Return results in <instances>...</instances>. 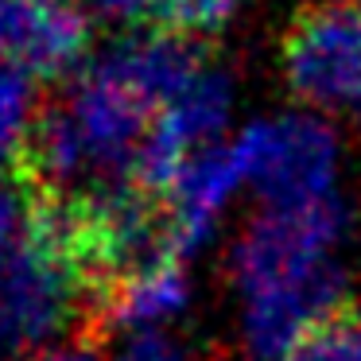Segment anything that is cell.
<instances>
[{
    "instance_id": "6da1fadb",
    "label": "cell",
    "mask_w": 361,
    "mask_h": 361,
    "mask_svg": "<svg viewBox=\"0 0 361 361\" xmlns=\"http://www.w3.org/2000/svg\"><path fill=\"white\" fill-rule=\"evenodd\" d=\"M90 283L94 268L82 252L78 210L59 202L39 206L35 233L8 264H0V345L24 357L59 345L86 314Z\"/></svg>"
},
{
    "instance_id": "7a4b0ae2",
    "label": "cell",
    "mask_w": 361,
    "mask_h": 361,
    "mask_svg": "<svg viewBox=\"0 0 361 361\" xmlns=\"http://www.w3.org/2000/svg\"><path fill=\"white\" fill-rule=\"evenodd\" d=\"M280 59L307 105L361 102V0H307L283 32Z\"/></svg>"
},
{
    "instance_id": "3957f363",
    "label": "cell",
    "mask_w": 361,
    "mask_h": 361,
    "mask_svg": "<svg viewBox=\"0 0 361 361\" xmlns=\"http://www.w3.org/2000/svg\"><path fill=\"white\" fill-rule=\"evenodd\" d=\"M342 226L345 214L334 198H319L307 206H276L237 245V283L249 299L303 283L322 268V249L334 245Z\"/></svg>"
},
{
    "instance_id": "277c9868",
    "label": "cell",
    "mask_w": 361,
    "mask_h": 361,
    "mask_svg": "<svg viewBox=\"0 0 361 361\" xmlns=\"http://www.w3.org/2000/svg\"><path fill=\"white\" fill-rule=\"evenodd\" d=\"M237 152L245 175H252L276 206L319 202L326 198V187L334 179V136L307 117L252 125L237 140Z\"/></svg>"
},
{
    "instance_id": "5b68a950",
    "label": "cell",
    "mask_w": 361,
    "mask_h": 361,
    "mask_svg": "<svg viewBox=\"0 0 361 361\" xmlns=\"http://www.w3.org/2000/svg\"><path fill=\"white\" fill-rule=\"evenodd\" d=\"M90 12L78 0H0V66L27 78H66L86 66Z\"/></svg>"
},
{
    "instance_id": "8992f818",
    "label": "cell",
    "mask_w": 361,
    "mask_h": 361,
    "mask_svg": "<svg viewBox=\"0 0 361 361\" xmlns=\"http://www.w3.org/2000/svg\"><path fill=\"white\" fill-rule=\"evenodd\" d=\"M229 117V82L218 71H202L175 102H167L156 117V128L148 136L136 187L156 198H167L183 167L198 152L214 148V136L221 133Z\"/></svg>"
},
{
    "instance_id": "52a82bcc",
    "label": "cell",
    "mask_w": 361,
    "mask_h": 361,
    "mask_svg": "<svg viewBox=\"0 0 361 361\" xmlns=\"http://www.w3.org/2000/svg\"><path fill=\"white\" fill-rule=\"evenodd\" d=\"M190 299V283L179 260H159V264L136 268V272L109 280L97 291V319L109 330L144 334L159 330V322L175 319Z\"/></svg>"
},
{
    "instance_id": "ba28073f",
    "label": "cell",
    "mask_w": 361,
    "mask_h": 361,
    "mask_svg": "<svg viewBox=\"0 0 361 361\" xmlns=\"http://www.w3.org/2000/svg\"><path fill=\"white\" fill-rule=\"evenodd\" d=\"M39 94H35V78L0 66V167L12 156L32 148L35 125H39Z\"/></svg>"
},
{
    "instance_id": "9c48e42d",
    "label": "cell",
    "mask_w": 361,
    "mask_h": 361,
    "mask_svg": "<svg viewBox=\"0 0 361 361\" xmlns=\"http://www.w3.org/2000/svg\"><path fill=\"white\" fill-rule=\"evenodd\" d=\"M283 361H361V303L345 299L322 314Z\"/></svg>"
},
{
    "instance_id": "30bf717a",
    "label": "cell",
    "mask_w": 361,
    "mask_h": 361,
    "mask_svg": "<svg viewBox=\"0 0 361 361\" xmlns=\"http://www.w3.org/2000/svg\"><path fill=\"white\" fill-rule=\"evenodd\" d=\"M35 221H39V206L32 202L27 187L0 167V264H8L27 245V237L35 233Z\"/></svg>"
},
{
    "instance_id": "8fae6325",
    "label": "cell",
    "mask_w": 361,
    "mask_h": 361,
    "mask_svg": "<svg viewBox=\"0 0 361 361\" xmlns=\"http://www.w3.org/2000/svg\"><path fill=\"white\" fill-rule=\"evenodd\" d=\"M241 0H164L159 24L164 32H179V35H202L221 27Z\"/></svg>"
},
{
    "instance_id": "7c38bea8",
    "label": "cell",
    "mask_w": 361,
    "mask_h": 361,
    "mask_svg": "<svg viewBox=\"0 0 361 361\" xmlns=\"http://www.w3.org/2000/svg\"><path fill=\"white\" fill-rule=\"evenodd\" d=\"M109 361H195L171 334L164 330H144V334H125L113 350Z\"/></svg>"
},
{
    "instance_id": "4fadbf2b",
    "label": "cell",
    "mask_w": 361,
    "mask_h": 361,
    "mask_svg": "<svg viewBox=\"0 0 361 361\" xmlns=\"http://www.w3.org/2000/svg\"><path fill=\"white\" fill-rule=\"evenodd\" d=\"M86 8L117 24H159L164 0H86Z\"/></svg>"
},
{
    "instance_id": "5bb4252c",
    "label": "cell",
    "mask_w": 361,
    "mask_h": 361,
    "mask_svg": "<svg viewBox=\"0 0 361 361\" xmlns=\"http://www.w3.org/2000/svg\"><path fill=\"white\" fill-rule=\"evenodd\" d=\"M20 361H94V353L86 345H74V342H59L51 350H39V353H27Z\"/></svg>"
},
{
    "instance_id": "9a60e30c",
    "label": "cell",
    "mask_w": 361,
    "mask_h": 361,
    "mask_svg": "<svg viewBox=\"0 0 361 361\" xmlns=\"http://www.w3.org/2000/svg\"><path fill=\"white\" fill-rule=\"evenodd\" d=\"M0 350H4V345H0Z\"/></svg>"
}]
</instances>
